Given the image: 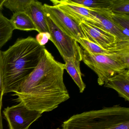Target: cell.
Wrapping results in <instances>:
<instances>
[{
	"instance_id": "277c9868",
	"label": "cell",
	"mask_w": 129,
	"mask_h": 129,
	"mask_svg": "<svg viewBox=\"0 0 129 129\" xmlns=\"http://www.w3.org/2000/svg\"><path fill=\"white\" fill-rule=\"evenodd\" d=\"M82 61L97 75V82L101 86L112 77L127 69L108 55L92 54L83 50Z\"/></svg>"
},
{
	"instance_id": "7402d4cb",
	"label": "cell",
	"mask_w": 129,
	"mask_h": 129,
	"mask_svg": "<svg viewBox=\"0 0 129 129\" xmlns=\"http://www.w3.org/2000/svg\"><path fill=\"white\" fill-rule=\"evenodd\" d=\"M50 36L49 33L48 32L40 33L36 36V39L37 42L41 46H44V45L48 42L50 39Z\"/></svg>"
},
{
	"instance_id": "44dd1931",
	"label": "cell",
	"mask_w": 129,
	"mask_h": 129,
	"mask_svg": "<svg viewBox=\"0 0 129 129\" xmlns=\"http://www.w3.org/2000/svg\"><path fill=\"white\" fill-rule=\"evenodd\" d=\"M109 10L114 14L129 15V0H111Z\"/></svg>"
},
{
	"instance_id": "8992f818",
	"label": "cell",
	"mask_w": 129,
	"mask_h": 129,
	"mask_svg": "<svg viewBox=\"0 0 129 129\" xmlns=\"http://www.w3.org/2000/svg\"><path fill=\"white\" fill-rule=\"evenodd\" d=\"M3 113L10 129H28L42 114L38 111L30 109L21 102L7 107L4 110Z\"/></svg>"
},
{
	"instance_id": "603a6c76",
	"label": "cell",
	"mask_w": 129,
	"mask_h": 129,
	"mask_svg": "<svg viewBox=\"0 0 129 129\" xmlns=\"http://www.w3.org/2000/svg\"><path fill=\"white\" fill-rule=\"evenodd\" d=\"M1 53L2 52L0 50V110L2 108V100L4 94V89L1 71Z\"/></svg>"
},
{
	"instance_id": "8fae6325",
	"label": "cell",
	"mask_w": 129,
	"mask_h": 129,
	"mask_svg": "<svg viewBox=\"0 0 129 129\" xmlns=\"http://www.w3.org/2000/svg\"><path fill=\"white\" fill-rule=\"evenodd\" d=\"M104 87L117 91L119 96L129 101V70L125 69L108 80Z\"/></svg>"
},
{
	"instance_id": "7a4b0ae2",
	"label": "cell",
	"mask_w": 129,
	"mask_h": 129,
	"mask_svg": "<svg viewBox=\"0 0 129 129\" xmlns=\"http://www.w3.org/2000/svg\"><path fill=\"white\" fill-rule=\"evenodd\" d=\"M46 48L35 38H19L1 53V71L4 93L14 92L34 71L44 54Z\"/></svg>"
},
{
	"instance_id": "52a82bcc",
	"label": "cell",
	"mask_w": 129,
	"mask_h": 129,
	"mask_svg": "<svg viewBox=\"0 0 129 129\" xmlns=\"http://www.w3.org/2000/svg\"><path fill=\"white\" fill-rule=\"evenodd\" d=\"M43 6L45 13L65 34L77 42L81 38H86L79 25L61 10L55 6L47 4H44Z\"/></svg>"
},
{
	"instance_id": "5b68a950",
	"label": "cell",
	"mask_w": 129,
	"mask_h": 129,
	"mask_svg": "<svg viewBox=\"0 0 129 129\" xmlns=\"http://www.w3.org/2000/svg\"><path fill=\"white\" fill-rule=\"evenodd\" d=\"M45 15L50 36L49 40L54 44L64 62L72 59L82 61L83 50L77 41L61 30L46 13Z\"/></svg>"
},
{
	"instance_id": "3957f363",
	"label": "cell",
	"mask_w": 129,
	"mask_h": 129,
	"mask_svg": "<svg viewBox=\"0 0 129 129\" xmlns=\"http://www.w3.org/2000/svg\"><path fill=\"white\" fill-rule=\"evenodd\" d=\"M58 129H129V108L115 105L74 115Z\"/></svg>"
},
{
	"instance_id": "2e32d148",
	"label": "cell",
	"mask_w": 129,
	"mask_h": 129,
	"mask_svg": "<svg viewBox=\"0 0 129 129\" xmlns=\"http://www.w3.org/2000/svg\"><path fill=\"white\" fill-rule=\"evenodd\" d=\"M14 29L29 31L37 29L30 17L25 12L13 13L10 19Z\"/></svg>"
},
{
	"instance_id": "9a60e30c",
	"label": "cell",
	"mask_w": 129,
	"mask_h": 129,
	"mask_svg": "<svg viewBox=\"0 0 129 129\" xmlns=\"http://www.w3.org/2000/svg\"><path fill=\"white\" fill-rule=\"evenodd\" d=\"M80 64V61L77 59H69L65 62L64 68L78 87L80 92L82 93L86 86L82 80Z\"/></svg>"
},
{
	"instance_id": "5bb4252c",
	"label": "cell",
	"mask_w": 129,
	"mask_h": 129,
	"mask_svg": "<svg viewBox=\"0 0 129 129\" xmlns=\"http://www.w3.org/2000/svg\"><path fill=\"white\" fill-rule=\"evenodd\" d=\"M93 12L109 19L129 38V15L114 14L109 9L94 10Z\"/></svg>"
},
{
	"instance_id": "7c38bea8",
	"label": "cell",
	"mask_w": 129,
	"mask_h": 129,
	"mask_svg": "<svg viewBox=\"0 0 129 129\" xmlns=\"http://www.w3.org/2000/svg\"><path fill=\"white\" fill-rule=\"evenodd\" d=\"M25 13L32 20L38 32L49 33L44 7L42 3L36 0H32Z\"/></svg>"
},
{
	"instance_id": "9c48e42d",
	"label": "cell",
	"mask_w": 129,
	"mask_h": 129,
	"mask_svg": "<svg viewBox=\"0 0 129 129\" xmlns=\"http://www.w3.org/2000/svg\"><path fill=\"white\" fill-rule=\"evenodd\" d=\"M53 6L61 10L78 25L90 18V10L71 2L70 0H51Z\"/></svg>"
},
{
	"instance_id": "d6986e66",
	"label": "cell",
	"mask_w": 129,
	"mask_h": 129,
	"mask_svg": "<svg viewBox=\"0 0 129 129\" xmlns=\"http://www.w3.org/2000/svg\"><path fill=\"white\" fill-rule=\"evenodd\" d=\"M32 0H5L3 6L13 13L25 12Z\"/></svg>"
},
{
	"instance_id": "cb8c5ba5",
	"label": "cell",
	"mask_w": 129,
	"mask_h": 129,
	"mask_svg": "<svg viewBox=\"0 0 129 129\" xmlns=\"http://www.w3.org/2000/svg\"><path fill=\"white\" fill-rule=\"evenodd\" d=\"M0 129H3V116L1 114V109L0 110Z\"/></svg>"
},
{
	"instance_id": "6da1fadb",
	"label": "cell",
	"mask_w": 129,
	"mask_h": 129,
	"mask_svg": "<svg viewBox=\"0 0 129 129\" xmlns=\"http://www.w3.org/2000/svg\"><path fill=\"white\" fill-rule=\"evenodd\" d=\"M64 66L46 49L37 68L14 92L16 100L42 114L56 108L70 98L64 82Z\"/></svg>"
},
{
	"instance_id": "d4e9b609",
	"label": "cell",
	"mask_w": 129,
	"mask_h": 129,
	"mask_svg": "<svg viewBox=\"0 0 129 129\" xmlns=\"http://www.w3.org/2000/svg\"><path fill=\"white\" fill-rule=\"evenodd\" d=\"M5 0H0V11L2 10Z\"/></svg>"
},
{
	"instance_id": "30bf717a",
	"label": "cell",
	"mask_w": 129,
	"mask_h": 129,
	"mask_svg": "<svg viewBox=\"0 0 129 129\" xmlns=\"http://www.w3.org/2000/svg\"><path fill=\"white\" fill-rule=\"evenodd\" d=\"M90 18L84 21L113 35L118 40H129L121 30L109 19L92 10H90Z\"/></svg>"
},
{
	"instance_id": "4fadbf2b",
	"label": "cell",
	"mask_w": 129,
	"mask_h": 129,
	"mask_svg": "<svg viewBox=\"0 0 129 129\" xmlns=\"http://www.w3.org/2000/svg\"><path fill=\"white\" fill-rule=\"evenodd\" d=\"M107 50L110 57L129 69V40H118L113 46Z\"/></svg>"
},
{
	"instance_id": "e0dca14e",
	"label": "cell",
	"mask_w": 129,
	"mask_h": 129,
	"mask_svg": "<svg viewBox=\"0 0 129 129\" xmlns=\"http://www.w3.org/2000/svg\"><path fill=\"white\" fill-rule=\"evenodd\" d=\"M14 30L10 20L0 11V49L11 39Z\"/></svg>"
},
{
	"instance_id": "ba28073f",
	"label": "cell",
	"mask_w": 129,
	"mask_h": 129,
	"mask_svg": "<svg viewBox=\"0 0 129 129\" xmlns=\"http://www.w3.org/2000/svg\"><path fill=\"white\" fill-rule=\"evenodd\" d=\"M79 25L87 39L105 49L111 47L118 40L113 35L86 21Z\"/></svg>"
},
{
	"instance_id": "ffe728a7",
	"label": "cell",
	"mask_w": 129,
	"mask_h": 129,
	"mask_svg": "<svg viewBox=\"0 0 129 129\" xmlns=\"http://www.w3.org/2000/svg\"><path fill=\"white\" fill-rule=\"evenodd\" d=\"M84 51L92 54L109 55L107 50L102 48L86 38H81L78 42Z\"/></svg>"
},
{
	"instance_id": "ac0fdd59",
	"label": "cell",
	"mask_w": 129,
	"mask_h": 129,
	"mask_svg": "<svg viewBox=\"0 0 129 129\" xmlns=\"http://www.w3.org/2000/svg\"><path fill=\"white\" fill-rule=\"evenodd\" d=\"M77 5L91 10L109 9L111 0H70Z\"/></svg>"
}]
</instances>
